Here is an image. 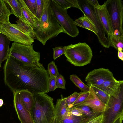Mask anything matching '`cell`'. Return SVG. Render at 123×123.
Instances as JSON below:
<instances>
[{
    "label": "cell",
    "mask_w": 123,
    "mask_h": 123,
    "mask_svg": "<svg viewBox=\"0 0 123 123\" xmlns=\"http://www.w3.org/2000/svg\"><path fill=\"white\" fill-rule=\"evenodd\" d=\"M70 80L73 83L83 92H89L90 87L85 84L76 75L72 74L70 76Z\"/></svg>",
    "instance_id": "26"
},
{
    "label": "cell",
    "mask_w": 123,
    "mask_h": 123,
    "mask_svg": "<svg viewBox=\"0 0 123 123\" xmlns=\"http://www.w3.org/2000/svg\"><path fill=\"white\" fill-rule=\"evenodd\" d=\"M36 1L37 7L35 15L37 18L40 19L43 11L44 0H36Z\"/></svg>",
    "instance_id": "31"
},
{
    "label": "cell",
    "mask_w": 123,
    "mask_h": 123,
    "mask_svg": "<svg viewBox=\"0 0 123 123\" xmlns=\"http://www.w3.org/2000/svg\"><path fill=\"white\" fill-rule=\"evenodd\" d=\"M18 0L22 6V12L24 19L33 29L36 28L38 25L40 19L30 10L24 0Z\"/></svg>",
    "instance_id": "16"
},
{
    "label": "cell",
    "mask_w": 123,
    "mask_h": 123,
    "mask_svg": "<svg viewBox=\"0 0 123 123\" xmlns=\"http://www.w3.org/2000/svg\"><path fill=\"white\" fill-rule=\"evenodd\" d=\"M66 83L64 77L62 75L59 74L56 77V88H59L65 89Z\"/></svg>",
    "instance_id": "33"
},
{
    "label": "cell",
    "mask_w": 123,
    "mask_h": 123,
    "mask_svg": "<svg viewBox=\"0 0 123 123\" xmlns=\"http://www.w3.org/2000/svg\"><path fill=\"white\" fill-rule=\"evenodd\" d=\"M4 0L10 7L11 10V14H13L18 19L27 22L23 16L21 10L22 6L18 0Z\"/></svg>",
    "instance_id": "19"
},
{
    "label": "cell",
    "mask_w": 123,
    "mask_h": 123,
    "mask_svg": "<svg viewBox=\"0 0 123 123\" xmlns=\"http://www.w3.org/2000/svg\"><path fill=\"white\" fill-rule=\"evenodd\" d=\"M91 86L99 98L104 103L107 105L110 96L100 89L93 86Z\"/></svg>",
    "instance_id": "27"
},
{
    "label": "cell",
    "mask_w": 123,
    "mask_h": 123,
    "mask_svg": "<svg viewBox=\"0 0 123 123\" xmlns=\"http://www.w3.org/2000/svg\"><path fill=\"white\" fill-rule=\"evenodd\" d=\"M10 41L6 36L0 33V67L9 56Z\"/></svg>",
    "instance_id": "18"
},
{
    "label": "cell",
    "mask_w": 123,
    "mask_h": 123,
    "mask_svg": "<svg viewBox=\"0 0 123 123\" xmlns=\"http://www.w3.org/2000/svg\"><path fill=\"white\" fill-rule=\"evenodd\" d=\"M3 104V99L0 98V107L2 106Z\"/></svg>",
    "instance_id": "44"
},
{
    "label": "cell",
    "mask_w": 123,
    "mask_h": 123,
    "mask_svg": "<svg viewBox=\"0 0 123 123\" xmlns=\"http://www.w3.org/2000/svg\"><path fill=\"white\" fill-rule=\"evenodd\" d=\"M114 77L112 73L108 69L103 68L94 69L89 72L85 79L89 86L98 87L106 81Z\"/></svg>",
    "instance_id": "11"
},
{
    "label": "cell",
    "mask_w": 123,
    "mask_h": 123,
    "mask_svg": "<svg viewBox=\"0 0 123 123\" xmlns=\"http://www.w3.org/2000/svg\"><path fill=\"white\" fill-rule=\"evenodd\" d=\"M64 55L67 61L74 66L79 67L90 63L93 56L90 47L85 42L73 44L66 49Z\"/></svg>",
    "instance_id": "6"
},
{
    "label": "cell",
    "mask_w": 123,
    "mask_h": 123,
    "mask_svg": "<svg viewBox=\"0 0 123 123\" xmlns=\"http://www.w3.org/2000/svg\"><path fill=\"white\" fill-rule=\"evenodd\" d=\"M56 78L52 76L49 77L48 82L49 92L53 91L56 89Z\"/></svg>",
    "instance_id": "36"
},
{
    "label": "cell",
    "mask_w": 123,
    "mask_h": 123,
    "mask_svg": "<svg viewBox=\"0 0 123 123\" xmlns=\"http://www.w3.org/2000/svg\"><path fill=\"white\" fill-rule=\"evenodd\" d=\"M74 23L77 26L90 30L95 34L97 33V31L94 25L86 17L84 16L74 21Z\"/></svg>",
    "instance_id": "21"
},
{
    "label": "cell",
    "mask_w": 123,
    "mask_h": 123,
    "mask_svg": "<svg viewBox=\"0 0 123 123\" xmlns=\"http://www.w3.org/2000/svg\"><path fill=\"white\" fill-rule=\"evenodd\" d=\"M0 33L14 42L30 45L34 42V39L14 26L10 21L0 24Z\"/></svg>",
    "instance_id": "10"
},
{
    "label": "cell",
    "mask_w": 123,
    "mask_h": 123,
    "mask_svg": "<svg viewBox=\"0 0 123 123\" xmlns=\"http://www.w3.org/2000/svg\"><path fill=\"white\" fill-rule=\"evenodd\" d=\"M33 44L24 45L13 43L10 49L9 56L25 64L40 66V52L35 51Z\"/></svg>",
    "instance_id": "5"
},
{
    "label": "cell",
    "mask_w": 123,
    "mask_h": 123,
    "mask_svg": "<svg viewBox=\"0 0 123 123\" xmlns=\"http://www.w3.org/2000/svg\"><path fill=\"white\" fill-rule=\"evenodd\" d=\"M123 119V114L121 115L114 123H122Z\"/></svg>",
    "instance_id": "41"
},
{
    "label": "cell",
    "mask_w": 123,
    "mask_h": 123,
    "mask_svg": "<svg viewBox=\"0 0 123 123\" xmlns=\"http://www.w3.org/2000/svg\"><path fill=\"white\" fill-rule=\"evenodd\" d=\"M3 74L5 83L12 92H49V74L42 64L39 66L25 64L9 56L4 66Z\"/></svg>",
    "instance_id": "1"
},
{
    "label": "cell",
    "mask_w": 123,
    "mask_h": 123,
    "mask_svg": "<svg viewBox=\"0 0 123 123\" xmlns=\"http://www.w3.org/2000/svg\"><path fill=\"white\" fill-rule=\"evenodd\" d=\"M104 119L103 113L95 116L85 123H102Z\"/></svg>",
    "instance_id": "38"
},
{
    "label": "cell",
    "mask_w": 123,
    "mask_h": 123,
    "mask_svg": "<svg viewBox=\"0 0 123 123\" xmlns=\"http://www.w3.org/2000/svg\"><path fill=\"white\" fill-rule=\"evenodd\" d=\"M33 103L30 114L34 123H51L55 118L53 99L46 93L32 94Z\"/></svg>",
    "instance_id": "3"
},
{
    "label": "cell",
    "mask_w": 123,
    "mask_h": 123,
    "mask_svg": "<svg viewBox=\"0 0 123 123\" xmlns=\"http://www.w3.org/2000/svg\"><path fill=\"white\" fill-rule=\"evenodd\" d=\"M79 107L83 115L91 119L100 114L95 113L90 108L86 106H82Z\"/></svg>",
    "instance_id": "29"
},
{
    "label": "cell",
    "mask_w": 123,
    "mask_h": 123,
    "mask_svg": "<svg viewBox=\"0 0 123 123\" xmlns=\"http://www.w3.org/2000/svg\"><path fill=\"white\" fill-rule=\"evenodd\" d=\"M11 10L7 7L4 0H0V24L10 21Z\"/></svg>",
    "instance_id": "24"
},
{
    "label": "cell",
    "mask_w": 123,
    "mask_h": 123,
    "mask_svg": "<svg viewBox=\"0 0 123 123\" xmlns=\"http://www.w3.org/2000/svg\"><path fill=\"white\" fill-rule=\"evenodd\" d=\"M123 87L118 94L111 96L107 104L108 108L103 113L102 123H114L122 114H123Z\"/></svg>",
    "instance_id": "9"
},
{
    "label": "cell",
    "mask_w": 123,
    "mask_h": 123,
    "mask_svg": "<svg viewBox=\"0 0 123 123\" xmlns=\"http://www.w3.org/2000/svg\"><path fill=\"white\" fill-rule=\"evenodd\" d=\"M89 2L94 6L99 4L97 0H88Z\"/></svg>",
    "instance_id": "43"
},
{
    "label": "cell",
    "mask_w": 123,
    "mask_h": 123,
    "mask_svg": "<svg viewBox=\"0 0 123 123\" xmlns=\"http://www.w3.org/2000/svg\"><path fill=\"white\" fill-rule=\"evenodd\" d=\"M24 1L30 10L35 15L37 7L36 0H25Z\"/></svg>",
    "instance_id": "34"
},
{
    "label": "cell",
    "mask_w": 123,
    "mask_h": 123,
    "mask_svg": "<svg viewBox=\"0 0 123 123\" xmlns=\"http://www.w3.org/2000/svg\"><path fill=\"white\" fill-rule=\"evenodd\" d=\"M78 1L80 10L95 26L97 32L96 35L99 43L104 47L109 48L110 46L109 36L98 18L94 6L88 0H78Z\"/></svg>",
    "instance_id": "4"
},
{
    "label": "cell",
    "mask_w": 123,
    "mask_h": 123,
    "mask_svg": "<svg viewBox=\"0 0 123 123\" xmlns=\"http://www.w3.org/2000/svg\"><path fill=\"white\" fill-rule=\"evenodd\" d=\"M118 55L119 58L123 61V53L122 51L118 50Z\"/></svg>",
    "instance_id": "42"
},
{
    "label": "cell",
    "mask_w": 123,
    "mask_h": 123,
    "mask_svg": "<svg viewBox=\"0 0 123 123\" xmlns=\"http://www.w3.org/2000/svg\"><path fill=\"white\" fill-rule=\"evenodd\" d=\"M35 38L43 45L47 41L65 32L58 23L51 6L44 9L37 27L34 29Z\"/></svg>",
    "instance_id": "2"
},
{
    "label": "cell",
    "mask_w": 123,
    "mask_h": 123,
    "mask_svg": "<svg viewBox=\"0 0 123 123\" xmlns=\"http://www.w3.org/2000/svg\"><path fill=\"white\" fill-rule=\"evenodd\" d=\"M72 45V44H71L67 46L56 47L53 48L54 60H55L61 55L64 54L66 49L71 46Z\"/></svg>",
    "instance_id": "28"
},
{
    "label": "cell",
    "mask_w": 123,
    "mask_h": 123,
    "mask_svg": "<svg viewBox=\"0 0 123 123\" xmlns=\"http://www.w3.org/2000/svg\"><path fill=\"white\" fill-rule=\"evenodd\" d=\"M89 94V92H80V94L75 101L72 104V107L77 104L84 101L87 98Z\"/></svg>",
    "instance_id": "35"
},
{
    "label": "cell",
    "mask_w": 123,
    "mask_h": 123,
    "mask_svg": "<svg viewBox=\"0 0 123 123\" xmlns=\"http://www.w3.org/2000/svg\"><path fill=\"white\" fill-rule=\"evenodd\" d=\"M13 93L14 106L21 123H34L30 113L23 104L19 92H14Z\"/></svg>",
    "instance_id": "13"
},
{
    "label": "cell",
    "mask_w": 123,
    "mask_h": 123,
    "mask_svg": "<svg viewBox=\"0 0 123 123\" xmlns=\"http://www.w3.org/2000/svg\"><path fill=\"white\" fill-rule=\"evenodd\" d=\"M69 112L75 116H80L83 115L79 107L74 106L69 109Z\"/></svg>",
    "instance_id": "39"
},
{
    "label": "cell",
    "mask_w": 123,
    "mask_h": 123,
    "mask_svg": "<svg viewBox=\"0 0 123 123\" xmlns=\"http://www.w3.org/2000/svg\"><path fill=\"white\" fill-rule=\"evenodd\" d=\"M105 2L112 30L111 35L123 37V1L108 0Z\"/></svg>",
    "instance_id": "7"
},
{
    "label": "cell",
    "mask_w": 123,
    "mask_h": 123,
    "mask_svg": "<svg viewBox=\"0 0 123 123\" xmlns=\"http://www.w3.org/2000/svg\"><path fill=\"white\" fill-rule=\"evenodd\" d=\"M79 94L80 92H75L72 94L66 97V103L69 109L72 107V104L77 99Z\"/></svg>",
    "instance_id": "32"
},
{
    "label": "cell",
    "mask_w": 123,
    "mask_h": 123,
    "mask_svg": "<svg viewBox=\"0 0 123 123\" xmlns=\"http://www.w3.org/2000/svg\"><path fill=\"white\" fill-rule=\"evenodd\" d=\"M54 1L64 9H67L71 7L67 0H53Z\"/></svg>",
    "instance_id": "37"
},
{
    "label": "cell",
    "mask_w": 123,
    "mask_h": 123,
    "mask_svg": "<svg viewBox=\"0 0 123 123\" xmlns=\"http://www.w3.org/2000/svg\"><path fill=\"white\" fill-rule=\"evenodd\" d=\"M51 123H57V121L55 118L53 121Z\"/></svg>",
    "instance_id": "45"
},
{
    "label": "cell",
    "mask_w": 123,
    "mask_h": 123,
    "mask_svg": "<svg viewBox=\"0 0 123 123\" xmlns=\"http://www.w3.org/2000/svg\"><path fill=\"white\" fill-rule=\"evenodd\" d=\"M48 72L51 76L56 77L59 74V72L55 62L52 61L48 65Z\"/></svg>",
    "instance_id": "30"
},
{
    "label": "cell",
    "mask_w": 123,
    "mask_h": 123,
    "mask_svg": "<svg viewBox=\"0 0 123 123\" xmlns=\"http://www.w3.org/2000/svg\"><path fill=\"white\" fill-rule=\"evenodd\" d=\"M50 3L56 19L65 33L73 37L78 36L79 30L74 21L68 14L67 9L62 8L53 0H50Z\"/></svg>",
    "instance_id": "8"
},
{
    "label": "cell",
    "mask_w": 123,
    "mask_h": 123,
    "mask_svg": "<svg viewBox=\"0 0 123 123\" xmlns=\"http://www.w3.org/2000/svg\"><path fill=\"white\" fill-rule=\"evenodd\" d=\"M67 1L70 4L71 7L78 8L80 9L79 6L78 0H67Z\"/></svg>",
    "instance_id": "40"
},
{
    "label": "cell",
    "mask_w": 123,
    "mask_h": 123,
    "mask_svg": "<svg viewBox=\"0 0 123 123\" xmlns=\"http://www.w3.org/2000/svg\"><path fill=\"white\" fill-rule=\"evenodd\" d=\"M89 87V94L83 102L74 106H86L91 108L95 113L100 114L103 113L108 108V105L104 103L99 98L91 86Z\"/></svg>",
    "instance_id": "12"
},
{
    "label": "cell",
    "mask_w": 123,
    "mask_h": 123,
    "mask_svg": "<svg viewBox=\"0 0 123 123\" xmlns=\"http://www.w3.org/2000/svg\"><path fill=\"white\" fill-rule=\"evenodd\" d=\"M123 87V81L117 80L114 77L105 81L98 88L111 96L118 94Z\"/></svg>",
    "instance_id": "14"
},
{
    "label": "cell",
    "mask_w": 123,
    "mask_h": 123,
    "mask_svg": "<svg viewBox=\"0 0 123 123\" xmlns=\"http://www.w3.org/2000/svg\"><path fill=\"white\" fill-rule=\"evenodd\" d=\"M16 22V24H12L14 26L34 40L35 37L33 29L29 24L20 19Z\"/></svg>",
    "instance_id": "20"
},
{
    "label": "cell",
    "mask_w": 123,
    "mask_h": 123,
    "mask_svg": "<svg viewBox=\"0 0 123 123\" xmlns=\"http://www.w3.org/2000/svg\"><path fill=\"white\" fill-rule=\"evenodd\" d=\"M94 7L98 18L106 32L110 36L112 34V31L105 2L102 5L99 4Z\"/></svg>",
    "instance_id": "15"
},
{
    "label": "cell",
    "mask_w": 123,
    "mask_h": 123,
    "mask_svg": "<svg viewBox=\"0 0 123 123\" xmlns=\"http://www.w3.org/2000/svg\"><path fill=\"white\" fill-rule=\"evenodd\" d=\"M91 119L83 115L75 116L69 112L66 117L59 122H57V123H85Z\"/></svg>",
    "instance_id": "22"
},
{
    "label": "cell",
    "mask_w": 123,
    "mask_h": 123,
    "mask_svg": "<svg viewBox=\"0 0 123 123\" xmlns=\"http://www.w3.org/2000/svg\"><path fill=\"white\" fill-rule=\"evenodd\" d=\"M19 92L24 105L27 110L30 113L33 103L32 94L27 91Z\"/></svg>",
    "instance_id": "23"
},
{
    "label": "cell",
    "mask_w": 123,
    "mask_h": 123,
    "mask_svg": "<svg viewBox=\"0 0 123 123\" xmlns=\"http://www.w3.org/2000/svg\"><path fill=\"white\" fill-rule=\"evenodd\" d=\"M110 46L118 50H123V37L111 35L109 36Z\"/></svg>",
    "instance_id": "25"
},
{
    "label": "cell",
    "mask_w": 123,
    "mask_h": 123,
    "mask_svg": "<svg viewBox=\"0 0 123 123\" xmlns=\"http://www.w3.org/2000/svg\"><path fill=\"white\" fill-rule=\"evenodd\" d=\"M66 97L57 99L55 107V118L57 122L66 117L69 113V108L66 102Z\"/></svg>",
    "instance_id": "17"
}]
</instances>
